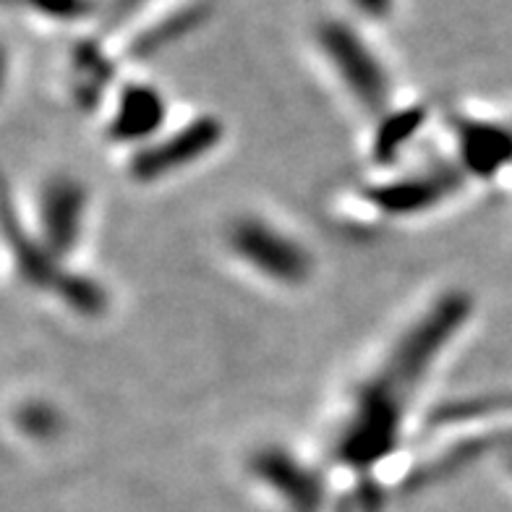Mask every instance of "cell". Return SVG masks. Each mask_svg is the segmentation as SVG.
I'll list each match as a JSON object with an SVG mask.
<instances>
[{"mask_svg": "<svg viewBox=\"0 0 512 512\" xmlns=\"http://www.w3.org/2000/svg\"><path fill=\"white\" fill-rule=\"evenodd\" d=\"M319 42H322L324 53L337 68L340 79L345 81V87L351 89L353 95L361 100L366 108H379L387 100V79H384L382 68L374 61V55L366 50L358 34L343 24H327L319 32Z\"/></svg>", "mask_w": 512, "mask_h": 512, "instance_id": "cell-1", "label": "cell"}, {"mask_svg": "<svg viewBox=\"0 0 512 512\" xmlns=\"http://www.w3.org/2000/svg\"><path fill=\"white\" fill-rule=\"evenodd\" d=\"M230 241L246 262L275 280L298 283L309 272V256L301 251V246L270 225L256 223V220L238 223L230 233Z\"/></svg>", "mask_w": 512, "mask_h": 512, "instance_id": "cell-2", "label": "cell"}, {"mask_svg": "<svg viewBox=\"0 0 512 512\" xmlns=\"http://www.w3.org/2000/svg\"><path fill=\"white\" fill-rule=\"evenodd\" d=\"M217 139V126L212 121H199L191 128H183L173 134L168 142L155 144V147L144 149L142 155L134 160V170L142 178L165 176L170 170L183 168L186 162L196 160L204 155Z\"/></svg>", "mask_w": 512, "mask_h": 512, "instance_id": "cell-3", "label": "cell"}, {"mask_svg": "<svg viewBox=\"0 0 512 512\" xmlns=\"http://www.w3.org/2000/svg\"><path fill=\"white\" fill-rule=\"evenodd\" d=\"M81 204H84V194L74 181L50 183L42 196V223L48 230V243L55 251H66L74 243L79 233Z\"/></svg>", "mask_w": 512, "mask_h": 512, "instance_id": "cell-4", "label": "cell"}, {"mask_svg": "<svg viewBox=\"0 0 512 512\" xmlns=\"http://www.w3.org/2000/svg\"><path fill=\"white\" fill-rule=\"evenodd\" d=\"M160 118V97L147 87H131L126 95H123L121 105H118L113 131L121 136V139H142L149 131H155Z\"/></svg>", "mask_w": 512, "mask_h": 512, "instance_id": "cell-5", "label": "cell"}, {"mask_svg": "<svg viewBox=\"0 0 512 512\" xmlns=\"http://www.w3.org/2000/svg\"><path fill=\"white\" fill-rule=\"evenodd\" d=\"M458 131L463 136L465 168H471L473 173H492L505 162L510 142L499 128L473 123V126H463Z\"/></svg>", "mask_w": 512, "mask_h": 512, "instance_id": "cell-6", "label": "cell"}, {"mask_svg": "<svg viewBox=\"0 0 512 512\" xmlns=\"http://www.w3.org/2000/svg\"><path fill=\"white\" fill-rule=\"evenodd\" d=\"M259 473H262L264 479L275 484L277 489H283L285 494H293V499L298 502H306V505H314L317 502V486L311 481L309 473H304L298 468L296 463H290L285 455H262L259 460Z\"/></svg>", "mask_w": 512, "mask_h": 512, "instance_id": "cell-7", "label": "cell"}, {"mask_svg": "<svg viewBox=\"0 0 512 512\" xmlns=\"http://www.w3.org/2000/svg\"><path fill=\"white\" fill-rule=\"evenodd\" d=\"M445 183L439 178H413V181L398 183L395 189L379 191L374 199L384 204V209H395V212H411L421 209L424 204H432L445 196Z\"/></svg>", "mask_w": 512, "mask_h": 512, "instance_id": "cell-8", "label": "cell"}, {"mask_svg": "<svg viewBox=\"0 0 512 512\" xmlns=\"http://www.w3.org/2000/svg\"><path fill=\"white\" fill-rule=\"evenodd\" d=\"M353 3L369 16H384L392 8V0H353Z\"/></svg>", "mask_w": 512, "mask_h": 512, "instance_id": "cell-9", "label": "cell"}]
</instances>
